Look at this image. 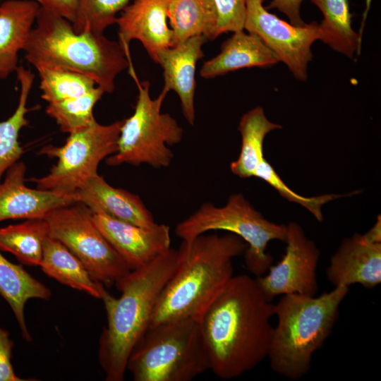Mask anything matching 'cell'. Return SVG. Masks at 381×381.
Wrapping results in <instances>:
<instances>
[{
    "label": "cell",
    "mask_w": 381,
    "mask_h": 381,
    "mask_svg": "<svg viewBox=\"0 0 381 381\" xmlns=\"http://www.w3.org/2000/svg\"><path fill=\"white\" fill-rule=\"evenodd\" d=\"M13 345L9 333L0 327V381L30 380L21 379L14 372L11 362Z\"/></svg>",
    "instance_id": "d6a6232c"
},
{
    "label": "cell",
    "mask_w": 381,
    "mask_h": 381,
    "mask_svg": "<svg viewBox=\"0 0 381 381\" xmlns=\"http://www.w3.org/2000/svg\"><path fill=\"white\" fill-rule=\"evenodd\" d=\"M169 0H133L117 17L119 43L131 61L129 44L140 41L150 57L157 63L158 54L171 47L172 33L167 23Z\"/></svg>",
    "instance_id": "5bb4252c"
},
{
    "label": "cell",
    "mask_w": 381,
    "mask_h": 381,
    "mask_svg": "<svg viewBox=\"0 0 381 381\" xmlns=\"http://www.w3.org/2000/svg\"><path fill=\"white\" fill-rule=\"evenodd\" d=\"M92 219L108 242L130 268H139L170 248V227L155 224L143 227L92 212Z\"/></svg>",
    "instance_id": "4fadbf2b"
},
{
    "label": "cell",
    "mask_w": 381,
    "mask_h": 381,
    "mask_svg": "<svg viewBox=\"0 0 381 381\" xmlns=\"http://www.w3.org/2000/svg\"><path fill=\"white\" fill-rule=\"evenodd\" d=\"M349 291V287L339 286L317 297L282 295L274 304L277 324L267 356L273 371L291 380L308 373L313 355L330 335Z\"/></svg>",
    "instance_id": "5b68a950"
},
{
    "label": "cell",
    "mask_w": 381,
    "mask_h": 381,
    "mask_svg": "<svg viewBox=\"0 0 381 381\" xmlns=\"http://www.w3.org/2000/svg\"><path fill=\"white\" fill-rule=\"evenodd\" d=\"M303 0H271L267 9H277L285 14L290 23L296 26L306 24L301 17L300 8Z\"/></svg>",
    "instance_id": "836d02e7"
},
{
    "label": "cell",
    "mask_w": 381,
    "mask_h": 381,
    "mask_svg": "<svg viewBox=\"0 0 381 381\" xmlns=\"http://www.w3.org/2000/svg\"><path fill=\"white\" fill-rule=\"evenodd\" d=\"M181 259L180 249L170 248L121 277L115 284L119 298L108 291L104 295L107 323L99 337L98 359L105 380H123L129 356L149 328L159 295Z\"/></svg>",
    "instance_id": "7a4b0ae2"
},
{
    "label": "cell",
    "mask_w": 381,
    "mask_h": 381,
    "mask_svg": "<svg viewBox=\"0 0 381 381\" xmlns=\"http://www.w3.org/2000/svg\"><path fill=\"white\" fill-rule=\"evenodd\" d=\"M77 202L92 212H102L113 218L143 227L156 223L140 198L109 184L98 174L90 178L74 193Z\"/></svg>",
    "instance_id": "ac0fdd59"
},
{
    "label": "cell",
    "mask_w": 381,
    "mask_h": 381,
    "mask_svg": "<svg viewBox=\"0 0 381 381\" xmlns=\"http://www.w3.org/2000/svg\"><path fill=\"white\" fill-rule=\"evenodd\" d=\"M322 12L320 40L351 59L359 54L361 41L351 26L349 0H310Z\"/></svg>",
    "instance_id": "cb8c5ba5"
},
{
    "label": "cell",
    "mask_w": 381,
    "mask_h": 381,
    "mask_svg": "<svg viewBox=\"0 0 381 381\" xmlns=\"http://www.w3.org/2000/svg\"><path fill=\"white\" fill-rule=\"evenodd\" d=\"M133 0H77L73 30L78 32L103 34L116 23L121 13Z\"/></svg>",
    "instance_id": "f546056e"
},
{
    "label": "cell",
    "mask_w": 381,
    "mask_h": 381,
    "mask_svg": "<svg viewBox=\"0 0 381 381\" xmlns=\"http://www.w3.org/2000/svg\"><path fill=\"white\" fill-rule=\"evenodd\" d=\"M48 236L74 254L97 282L109 288L131 269L102 234L81 202L56 208L44 218Z\"/></svg>",
    "instance_id": "30bf717a"
},
{
    "label": "cell",
    "mask_w": 381,
    "mask_h": 381,
    "mask_svg": "<svg viewBox=\"0 0 381 381\" xmlns=\"http://www.w3.org/2000/svg\"><path fill=\"white\" fill-rule=\"evenodd\" d=\"M1 0H0V4H1Z\"/></svg>",
    "instance_id": "8d00e7d4"
},
{
    "label": "cell",
    "mask_w": 381,
    "mask_h": 381,
    "mask_svg": "<svg viewBox=\"0 0 381 381\" xmlns=\"http://www.w3.org/2000/svg\"><path fill=\"white\" fill-rule=\"evenodd\" d=\"M123 121L102 125L95 120L87 126L70 133L64 145L44 147L40 153L57 159L49 174L31 181L39 189L74 194L97 174L99 163L114 154Z\"/></svg>",
    "instance_id": "9c48e42d"
},
{
    "label": "cell",
    "mask_w": 381,
    "mask_h": 381,
    "mask_svg": "<svg viewBox=\"0 0 381 381\" xmlns=\"http://www.w3.org/2000/svg\"><path fill=\"white\" fill-rule=\"evenodd\" d=\"M104 93L102 87L97 86L94 90L81 97L49 103L46 113L56 121L63 132L70 134L95 120L94 107Z\"/></svg>",
    "instance_id": "f1b7e54d"
},
{
    "label": "cell",
    "mask_w": 381,
    "mask_h": 381,
    "mask_svg": "<svg viewBox=\"0 0 381 381\" xmlns=\"http://www.w3.org/2000/svg\"><path fill=\"white\" fill-rule=\"evenodd\" d=\"M326 276L334 287L358 284L374 289L381 282V243L358 234L344 238L330 258Z\"/></svg>",
    "instance_id": "9a60e30c"
},
{
    "label": "cell",
    "mask_w": 381,
    "mask_h": 381,
    "mask_svg": "<svg viewBox=\"0 0 381 381\" xmlns=\"http://www.w3.org/2000/svg\"><path fill=\"white\" fill-rule=\"evenodd\" d=\"M285 253L271 265L267 274L255 277L265 298L272 301L279 295L297 294L314 296L318 290L317 267L320 251L296 222L286 226Z\"/></svg>",
    "instance_id": "7c38bea8"
},
{
    "label": "cell",
    "mask_w": 381,
    "mask_h": 381,
    "mask_svg": "<svg viewBox=\"0 0 381 381\" xmlns=\"http://www.w3.org/2000/svg\"><path fill=\"white\" fill-rule=\"evenodd\" d=\"M32 0H7L0 4V80L16 71L40 9Z\"/></svg>",
    "instance_id": "d6986e66"
},
{
    "label": "cell",
    "mask_w": 381,
    "mask_h": 381,
    "mask_svg": "<svg viewBox=\"0 0 381 381\" xmlns=\"http://www.w3.org/2000/svg\"><path fill=\"white\" fill-rule=\"evenodd\" d=\"M35 68L40 78L41 97L48 104L81 97L98 86L92 78L75 71L47 66Z\"/></svg>",
    "instance_id": "83f0119b"
},
{
    "label": "cell",
    "mask_w": 381,
    "mask_h": 381,
    "mask_svg": "<svg viewBox=\"0 0 381 381\" xmlns=\"http://www.w3.org/2000/svg\"><path fill=\"white\" fill-rule=\"evenodd\" d=\"M0 295L11 306L23 339L31 341L25 319V304L31 298L49 300L52 296L50 289L0 252Z\"/></svg>",
    "instance_id": "7402d4cb"
},
{
    "label": "cell",
    "mask_w": 381,
    "mask_h": 381,
    "mask_svg": "<svg viewBox=\"0 0 381 381\" xmlns=\"http://www.w3.org/2000/svg\"><path fill=\"white\" fill-rule=\"evenodd\" d=\"M167 20L171 30V47L195 35L217 38V12L212 0H169Z\"/></svg>",
    "instance_id": "603a6c76"
},
{
    "label": "cell",
    "mask_w": 381,
    "mask_h": 381,
    "mask_svg": "<svg viewBox=\"0 0 381 381\" xmlns=\"http://www.w3.org/2000/svg\"><path fill=\"white\" fill-rule=\"evenodd\" d=\"M36 1L41 7L56 13L73 23L77 0H36Z\"/></svg>",
    "instance_id": "e575fe53"
},
{
    "label": "cell",
    "mask_w": 381,
    "mask_h": 381,
    "mask_svg": "<svg viewBox=\"0 0 381 381\" xmlns=\"http://www.w3.org/2000/svg\"><path fill=\"white\" fill-rule=\"evenodd\" d=\"M282 126L271 122L261 107H256L241 117L238 130L241 145L238 158L230 164L231 171L241 179L253 176L258 164L265 159L263 143L266 135Z\"/></svg>",
    "instance_id": "d4e9b609"
},
{
    "label": "cell",
    "mask_w": 381,
    "mask_h": 381,
    "mask_svg": "<svg viewBox=\"0 0 381 381\" xmlns=\"http://www.w3.org/2000/svg\"><path fill=\"white\" fill-rule=\"evenodd\" d=\"M371 1L372 0H365V10L363 14L362 22H361V28L358 32L360 38L361 40H362V34H363V28H364L365 23L366 21L367 16H368V14L370 8Z\"/></svg>",
    "instance_id": "d590c367"
},
{
    "label": "cell",
    "mask_w": 381,
    "mask_h": 381,
    "mask_svg": "<svg viewBox=\"0 0 381 381\" xmlns=\"http://www.w3.org/2000/svg\"><path fill=\"white\" fill-rule=\"evenodd\" d=\"M48 229L43 219H31L0 228V250L12 253L29 266H40Z\"/></svg>",
    "instance_id": "4316f807"
},
{
    "label": "cell",
    "mask_w": 381,
    "mask_h": 381,
    "mask_svg": "<svg viewBox=\"0 0 381 381\" xmlns=\"http://www.w3.org/2000/svg\"><path fill=\"white\" fill-rule=\"evenodd\" d=\"M131 75L138 90L134 112L123 120L117 151L107 158V164H147L155 169L166 168L174 158L168 146L181 141L183 128L169 114L161 111L168 92L162 90L153 99L150 95V83L140 82L135 72Z\"/></svg>",
    "instance_id": "ba28073f"
},
{
    "label": "cell",
    "mask_w": 381,
    "mask_h": 381,
    "mask_svg": "<svg viewBox=\"0 0 381 381\" xmlns=\"http://www.w3.org/2000/svg\"><path fill=\"white\" fill-rule=\"evenodd\" d=\"M253 176L260 178L273 187L282 197L289 202L301 205L308 210L318 222H322V206L343 195L325 194L313 197H305L298 195L283 181L272 166L265 158L255 170Z\"/></svg>",
    "instance_id": "4dcf8cb0"
},
{
    "label": "cell",
    "mask_w": 381,
    "mask_h": 381,
    "mask_svg": "<svg viewBox=\"0 0 381 381\" xmlns=\"http://www.w3.org/2000/svg\"><path fill=\"white\" fill-rule=\"evenodd\" d=\"M16 72L20 89L18 103L13 114L6 120L0 121V179L23 153L18 136L22 128L29 123L26 114L31 110L28 108L27 102L35 75L23 66H18Z\"/></svg>",
    "instance_id": "484cf974"
},
{
    "label": "cell",
    "mask_w": 381,
    "mask_h": 381,
    "mask_svg": "<svg viewBox=\"0 0 381 381\" xmlns=\"http://www.w3.org/2000/svg\"><path fill=\"white\" fill-rule=\"evenodd\" d=\"M126 370L135 381H190L210 370L200 320L182 318L150 327Z\"/></svg>",
    "instance_id": "8992f818"
},
{
    "label": "cell",
    "mask_w": 381,
    "mask_h": 381,
    "mask_svg": "<svg viewBox=\"0 0 381 381\" xmlns=\"http://www.w3.org/2000/svg\"><path fill=\"white\" fill-rule=\"evenodd\" d=\"M217 22L216 37L243 30L247 0H212Z\"/></svg>",
    "instance_id": "1f68e13d"
},
{
    "label": "cell",
    "mask_w": 381,
    "mask_h": 381,
    "mask_svg": "<svg viewBox=\"0 0 381 381\" xmlns=\"http://www.w3.org/2000/svg\"><path fill=\"white\" fill-rule=\"evenodd\" d=\"M35 21L23 49L35 68L47 66L83 74L105 93L114 92L120 73L133 68L119 42L103 34L78 33L68 20L41 6Z\"/></svg>",
    "instance_id": "277c9868"
},
{
    "label": "cell",
    "mask_w": 381,
    "mask_h": 381,
    "mask_svg": "<svg viewBox=\"0 0 381 381\" xmlns=\"http://www.w3.org/2000/svg\"><path fill=\"white\" fill-rule=\"evenodd\" d=\"M216 230L234 234L246 243L245 264L256 277L265 274L273 262V257L267 253L269 242H285L286 237V225L265 219L241 193L231 195L222 207L210 202L202 204L177 224L176 234L183 240L181 246L187 249L199 235Z\"/></svg>",
    "instance_id": "52a82bcc"
},
{
    "label": "cell",
    "mask_w": 381,
    "mask_h": 381,
    "mask_svg": "<svg viewBox=\"0 0 381 381\" xmlns=\"http://www.w3.org/2000/svg\"><path fill=\"white\" fill-rule=\"evenodd\" d=\"M26 167L16 162L7 170L0 183V222L8 219H43L60 207L77 202L75 195L28 188L25 184Z\"/></svg>",
    "instance_id": "2e32d148"
},
{
    "label": "cell",
    "mask_w": 381,
    "mask_h": 381,
    "mask_svg": "<svg viewBox=\"0 0 381 381\" xmlns=\"http://www.w3.org/2000/svg\"><path fill=\"white\" fill-rule=\"evenodd\" d=\"M207 40L203 35H195L158 54L157 64L163 69V90L167 92L174 90L178 95L184 118L190 125L194 123L195 117L196 64L204 56L202 47Z\"/></svg>",
    "instance_id": "e0dca14e"
},
{
    "label": "cell",
    "mask_w": 381,
    "mask_h": 381,
    "mask_svg": "<svg viewBox=\"0 0 381 381\" xmlns=\"http://www.w3.org/2000/svg\"><path fill=\"white\" fill-rule=\"evenodd\" d=\"M278 62L274 53L257 35L242 30L234 32L223 43L221 52L203 63L200 75L212 78L241 68L267 67Z\"/></svg>",
    "instance_id": "ffe728a7"
},
{
    "label": "cell",
    "mask_w": 381,
    "mask_h": 381,
    "mask_svg": "<svg viewBox=\"0 0 381 381\" xmlns=\"http://www.w3.org/2000/svg\"><path fill=\"white\" fill-rule=\"evenodd\" d=\"M246 248L232 233L202 234L187 249L180 246L181 261L159 295L150 327L182 318L200 320L234 276L233 259Z\"/></svg>",
    "instance_id": "3957f363"
},
{
    "label": "cell",
    "mask_w": 381,
    "mask_h": 381,
    "mask_svg": "<svg viewBox=\"0 0 381 381\" xmlns=\"http://www.w3.org/2000/svg\"><path fill=\"white\" fill-rule=\"evenodd\" d=\"M272 316L255 278L234 276L200 320L210 370L231 380L255 368L268 356Z\"/></svg>",
    "instance_id": "6da1fadb"
},
{
    "label": "cell",
    "mask_w": 381,
    "mask_h": 381,
    "mask_svg": "<svg viewBox=\"0 0 381 381\" xmlns=\"http://www.w3.org/2000/svg\"><path fill=\"white\" fill-rule=\"evenodd\" d=\"M265 0H247L243 30L257 35L298 80H307L312 44L320 39L318 23L296 26L280 19L263 6Z\"/></svg>",
    "instance_id": "8fae6325"
},
{
    "label": "cell",
    "mask_w": 381,
    "mask_h": 381,
    "mask_svg": "<svg viewBox=\"0 0 381 381\" xmlns=\"http://www.w3.org/2000/svg\"><path fill=\"white\" fill-rule=\"evenodd\" d=\"M42 272L59 282L98 299L107 291L105 286L95 281L87 269L60 241L47 236L40 265Z\"/></svg>",
    "instance_id": "44dd1931"
}]
</instances>
